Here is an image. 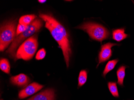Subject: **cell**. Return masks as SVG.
<instances>
[{"label":"cell","instance_id":"6da1fadb","mask_svg":"<svg viewBox=\"0 0 134 100\" xmlns=\"http://www.w3.org/2000/svg\"><path fill=\"white\" fill-rule=\"evenodd\" d=\"M40 17L45 21V27L50 31L63 52L67 67H68L72 54L69 35L64 27L50 14H40Z\"/></svg>","mask_w":134,"mask_h":100},{"label":"cell","instance_id":"30bf717a","mask_svg":"<svg viewBox=\"0 0 134 100\" xmlns=\"http://www.w3.org/2000/svg\"><path fill=\"white\" fill-rule=\"evenodd\" d=\"M128 35L125 33L124 28L116 29L113 31V39L117 42H120L127 38Z\"/></svg>","mask_w":134,"mask_h":100},{"label":"cell","instance_id":"7a4b0ae2","mask_svg":"<svg viewBox=\"0 0 134 100\" xmlns=\"http://www.w3.org/2000/svg\"><path fill=\"white\" fill-rule=\"evenodd\" d=\"M43 25V22L41 19H37L34 20L28 26L26 30L21 34L16 37L12 42L10 46L6 51V53L9 55L11 58L16 61V50L18 46L29 37H31L35 33L37 32L42 27Z\"/></svg>","mask_w":134,"mask_h":100},{"label":"cell","instance_id":"8992f818","mask_svg":"<svg viewBox=\"0 0 134 100\" xmlns=\"http://www.w3.org/2000/svg\"><path fill=\"white\" fill-rule=\"evenodd\" d=\"M118 44L108 43L102 45L101 51L98 55V66L102 62H106L111 57L112 55V47L119 45Z\"/></svg>","mask_w":134,"mask_h":100},{"label":"cell","instance_id":"44dd1931","mask_svg":"<svg viewBox=\"0 0 134 100\" xmlns=\"http://www.w3.org/2000/svg\"></svg>","mask_w":134,"mask_h":100},{"label":"cell","instance_id":"ac0fdd59","mask_svg":"<svg viewBox=\"0 0 134 100\" xmlns=\"http://www.w3.org/2000/svg\"><path fill=\"white\" fill-rule=\"evenodd\" d=\"M28 26H25V25H23L20 24H18L17 28H16V35L18 36L22 33H23L27 28Z\"/></svg>","mask_w":134,"mask_h":100},{"label":"cell","instance_id":"3957f363","mask_svg":"<svg viewBox=\"0 0 134 100\" xmlns=\"http://www.w3.org/2000/svg\"><path fill=\"white\" fill-rule=\"evenodd\" d=\"M86 32L92 39L100 41L109 37L110 33L107 29L100 24L93 22H86L76 27Z\"/></svg>","mask_w":134,"mask_h":100},{"label":"cell","instance_id":"8fae6325","mask_svg":"<svg viewBox=\"0 0 134 100\" xmlns=\"http://www.w3.org/2000/svg\"><path fill=\"white\" fill-rule=\"evenodd\" d=\"M36 16L34 15H26L23 16L20 18L19 20V24L28 26L30 25L34 20H35Z\"/></svg>","mask_w":134,"mask_h":100},{"label":"cell","instance_id":"ffe728a7","mask_svg":"<svg viewBox=\"0 0 134 100\" xmlns=\"http://www.w3.org/2000/svg\"></svg>","mask_w":134,"mask_h":100},{"label":"cell","instance_id":"2e32d148","mask_svg":"<svg viewBox=\"0 0 134 100\" xmlns=\"http://www.w3.org/2000/svg\"><path fill=\"white\" fill-rule=\"evenodd\" d=\"M87 72L84 70L80 71L78 77V86L81 87L85 84L87 81Z\"/></svg>","mask_w":134,"mask_h":100},{"label":"cell","instance_id":"e0dca14e","mask_svg":"<svg viewBox=\"0 0 134 100\" xmlns=\"http://www.w3.org/2000/svg\"><path fill=\"white\" fill-rule=\"evenodd\" d=\"M46 55V51L45 49H41L38 51L36 54L35 58L37 60H42L45 58Z\"/></svg>","mask_w":134,"mask_h":100},{"label":"cell","instance_id":"277c9868","mask_svg":"<svg viewBox=\"0 0 134 100\" xmlns=\"http://www.w3.org/2000/svg\"><path fill=\"white\" fill-rule=\"evenodd\" d=\"M38 43L37 35H33L24 41L16 52V60L28 61L32 59L37 50Z\"/></svg>","mask_w":134,"mask_h":100},{"label":"cell","instance_id":"52a82bcc","mask_svg":"<svg viewBox=\"0 0 134 100\" xmlns=\"http://www.w3.org/2000/svg\"><path fill=\"white\" fill-rule=\"evenodd\" d=\"M44 86L37 83L34 82L27 86L24 89L20 91L18 97L20 99H23L34 94L42 89Z\"/></svg>","mask_w":134,"mask_h":100},{"label":"cell","instance_id":"5bb4252c","mask_svg":"<svg viewBox=\"0 0 134 100\" xmlns=\"http://www.w3.org/2000/svg\"><path fill=\"white\" fill-rule=\"evenodd\" d=\"M1 69L6 73L9 74L10 73V65L8 59L2 58L0 61Z\"/></svg>","mask_w":134,"mask_h":100},{"label":"cell","instance_id":"9c48e42d","mask_svg":"<svg viewBox=\"0 0 134 100\" xmlns=\"http://www.w3.org/2000/svg\"><path fill=\"white\" fill-rule=\"evenodd\" d=\"M10 80L12 84L20 87L26 86L30 82L29 78L24 74H20L17 75L12 77Z\"/></svg>","mask_w":134,"mask_h":100},{"label":"cell","instance_id":"5b68a950","mask_svg":"<svg viewBox=\"0 0 134 100\" xmlns=\"http://www.w3.org/2000/svg\"><path fill=\"white\" fill-rule=\"evenodd\" d=\"M16 20L6 22L1 27L0 50L3 51L15 39L16 25Z\"/></svg>","mask_w":134,"mask_h":100},{"label":"cell","instance_id":"7c38bea8","mask_svg":"<svg viewBox=\"0 0 134 100\" xmlns=\"http://www.w3.org/2000/svg\"><path fill=\"white\" fill-rule=\"evenodd\" d=\"M126 67L122 66L120 67L117 70V78H118V83L120 86L123 85V81L125 76Z\"/></svg>","mask_w":134,"mask_h":100},{"label":"cell","instance_id":"ba28073f","mask_svg":"<svg viewBox=\"0 0 134 100\" xmlns=\"http://www.w3.org/2000/svg\"><path fill=\"white\" fill-rule=\"evenodd\" d=\"M55 92L53 89H48L35 95L27 100H55Z\"/></svg>","mask_w":134,"mask_h":100},{"label":"cell","instance_id":"d6986e66","mask_svg":"<svg viewBox=\"0 0 134 100\" xmlns=\"http://www.w3.org/2000/svg\"><path fill=\"white\" fill-rule=\"evenodd\" d=\"M38 1H39V2L40 3H44L46 1H40V0H39Z\"/></svg>","mask_w":134,"mask_h":100},{"label":"cell","instance_id":"9a60e30c","mask_svg":"<svg viewBox=\"0 0 134 100\" xmlns=\"http://www.w3.org/2000/svg\"><path fill=\"white\" fill-rule=\"evenodd\" d=\"M108 86L112 95L115 97H119V94L116 83L109 82L108 83Z\"/></svg>","mask_w":134,"mask_h":100},{"label":"cell","instance_id":"4fadbf2b","mask_svg":"<svg viewBox=\"0 0 134 100\" xmlns=\"http://www.w3.org/2000/svg\"><path fill=\"white\" fill-rule=\"evenodd\" d=\"M119 61V59H114L109 61L108 62L103 72V75L104 77H106L108 73L113 69Z\"/></svg>","mask_w":134,"mask_h":100}]
</instances>
